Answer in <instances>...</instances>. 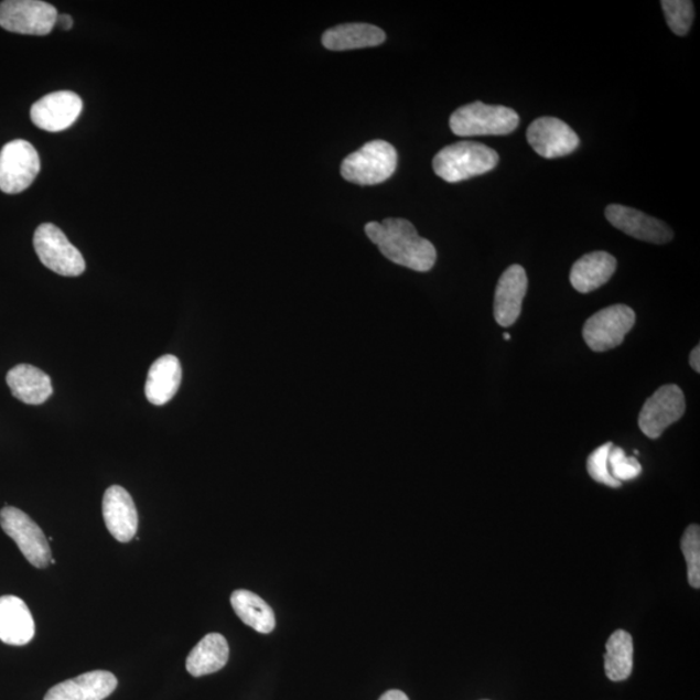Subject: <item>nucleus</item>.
Here are the masks:
<instances>
[{
	"mask_svg": "<svg viewBox=\"0 0 700 700\" xmlns=\"http://www.w3.org/2000/svg\"><path fill=\"white\" fill-rule=\"evenodd\" d=\"M228 644L226 638L219 633H211L191 650L186 668L194 677H202L218 672L227 665Z\"/></svg>",
	"mask_w": 700,
	"mask_h": 700,
	"instance_id": "4be33fe9",
	"label": "nucleus"
},
{
	"mask_svg": "<svg viewBox=\"0 0 700 700\" xmlns=\"http://www.w3.org/2000/svg\"><path fill=\"white\" fill-rule=\"evenodd\" d=\"M527 139L530 147L543 159L567 157L580 146L577 132L556 117H541L530 123Z\"/></svg>",
	"mask_w": 700,
	"mask_h": 700,
	"instance_id": "9b49d317",
	"label": "nucleus"
},
{
	"mask_svg": "<svg viewBox=\"0 0 700 700\" xmlns=\"http://www.w3.org/2000/svg\"><path fill=\"white\" fill-rule=\"evenodd\" d=\"M397 151L385 140H373L343 161V179L360 186L386 182L397 168Z\"/></svg>",
	"mask_w": 700,
	"mask_h": 700,
	"instance_id": "20e7f679",
	"label": "nucleus"
},
{
	"mask_svg": "<svg viewBox=\"0 0 700 700\" xmlns=\"http://www.w3.org/2000/svg\"><path fill=\"white\" fill-rule=\"evenodd\" d=\"M498 161V153L488 146L459 142L445 147L434 157L433 171L441 180L459 183L492 172Z\"/></svg>",
	"mask_w": 700,
	"mask_h": 700,
	"instance_id": "f03ea898",
	"label": "nucleus"
},
{
	"mask_svg": "<svg viewBox=\"0 0 700 700\" xmlns=\"http://www.w3.org/2000/svg\"><path fill=\"white\" fill-rule=\"evenodd\" d=\"M34 249L41 262L58 276L78 277L86 269L79 250L53 224H42L34 234Z\"/></svg>",
	"mask_w": 700,
	"mask_h": 700,
	"instance_id": "39448f33",
	"label": "nucleus"
},
{
	"mask_svg": "<svg viewBox=\"0 0 700 700\" xmlns=\"http://www.w3.org/2000/svg\"><path fill=\"white\" fill-rule=\"evenodd\" d=\"M606 218L618 230L638 240L653 243V245H666L674 239L672 228L667 224L629 206L609 205Z\"/></svg>",
	"mask_w": 700,
	"mask_h": 700,
	"instance_id": "ddd939ff",
	"label": "nucleus"
},
{
	"mask_svg": "<svg viewBox=\"0 0 700 700\" xmlns=\"http://www.w3.org/2000/svg\"><path fill=\"white\" fill-rule=\"evenodd\" d=\"M519 115L504 106L471 103L455 110L451 129L459 137L507 136L519 127Z\"/></svg>",
	"mask_w": 700,
	"mask_h": 700,
	"instance_id": "7ed1b4c3",
	"label": "nucleus"
},
{
	"mask_svg": "<svg viewBox=\"0 0 700 700\" xmlns=\"http://www.w3.org/2000/svg\"><path fill=\"white\" fill-rule=\"evenodd\" d=\"M35 635L34 618L19 596H0V640L7 645L24 646Z\"/></svg>",
	"mask_w": 700,
	"mask_h": 700,
	"instance_id": "f3484780",
	"label": "nucleus"
},
{
	"mask_svg": "<svg viewBox=\"0 0 700 700\" xmlns=\"http://www.w3.org/2000/svg\"><path fill=\"white\" fill-rule=\"evenodd\" d=\"M667 24L676 35H687L694 21V3L690 0H663Z\"/></svg>",
	"mask_w": 700,
	"mask_h": 700,
	"instance_id": "393cba45",
	"label": "nucleus"
},
{
	"mask_svg": "<svg viewBox=\"0 0 700 700\" xmlns=\"http://www.w3.org/2000/svg\"><path fill=\"white\" fill-rule=\"evenodd\" d=\"M681 550L688 563L689 584L700 588V527L691 525L685 530L681 539Z\"/></svg>",
	"mask_w": 700,
	"mask_h": 700,
	"instance_id": "a878e982",
	"label": "nucleus"
},
{
	"mask_svg": "<svg viewBox=\"0 0 700 700\" xmlns=\"http://www.w3.org/2000/svg\"><path fill=\"white\" fill-rule=\"evenodd\" d=\"M613 446V442H607V444L595 449V451L589 455L586 469L589 475H591L596 483L611 486V488H618V486H622V483L615 481L609 470V454Z\"/></svg>",
	"mask_w": 700,
	"mask_h": 700,
	"instance_id": "cd10ccee",
	"label": "nucleus"
},
{
	"mask_svg": "<svg viewBox=\"0 0 700 700\" xmlns=\"http://www.w3.org/2000/svg\"><path fill=\"white\" fill-rule=\"evenodd\" d=\"M0 526L17 542L28 562L36 569H46L53 560L50 543L43 530L24 511L6 506L0 510Z\"/></svg>",
	"mask_w": 700,
	"mask_h": 700,
	"instance_id": "423d86ee",
	"label": "nucleus"
},
{
	"mask_svg": "<svg viewBox=\"0 0 700 700\" xmlns=\"http://www.w3.org/2000/svg\"><path fill=\"white\" fill-rule=\"evenodd\" d=\"M504 337L506 342L510 341L511 338L510 334H507V333L504 334Z\"/></svg>",
	"mask_w": 700,
	"mask_h": 700,
	"instance_id": "2f4dec72",
	"label": "nucleus"
},
{
	"mask_svg": "<svg viewBox=\"0 0 700 700\" xmlns=\"http://www.w3.org/2000/svg\"><path fill=\"white\" fill-rule=\"evenodd\" d=\"M685 410H687V402H685L681 388L676 385L663 386L640 410L639 429L648 439H659L669 426L683 417Z\"/></svg>",
	"mask_w": 700,
	"mask_h": 700,
	"instance_id": "9d476101",
	"label": "nucleus"
},
{
	"mask_svg": "<svg viewBox=\"0 0 700 700\" xmlns=\"http://www.w3.org/2000/svg\"><path fill=\"white\" fill-rule=\"evenodd\" d=\"M617 261L607 252H593L582 256L573 263L570 282L580 293L601 289L615 274Z\"/></svg>",
	"mask_w": 700,
	"mask_h": 700,
	"instance_id": "a211bd4d",
	"label": "nucleus"
},
{
	"mask_svg": "<svg viewBox=\"0 0 700 700\" xmlns=\"http://www.w3.org/2000/svg\"><path fill=\"white\" fill-rule=\"evenodd\" d=\"M84 103L76 93L56 91L35 101L31 117L36 128L50 132L69 129L83 112Z\"/></svg>",
	"mask_w": 700,
	"mask_h": 700,
	"instance_id": "f8f14e48",
	"label": "nucleus"
},
{
	"mask_svg": "<svg viewBox=\"0 0 700 700\" xmlns=\"http://www.w3.org/2000/svg\"><path fill=\"white\" fill-rule=\"evenodd\" d=\"M103 518L109 534L117 541L129 542L138 530V511L129 492L120 485H112L103 497Z\"/></svg>",
	"mask_w": 700,
	"mask_h": 700,
	"instance_id": "4468645a",
	"label": "nucleus"
},
{
	"mask_svg": "<svg viewBox=\"0 0 700 700\" xmlns=\"http://www.w3.org/2000/svg\"><path fill=\"white\" fill-rule=\"evenodd\" d=\"M116 688L115 675L107 670H93L55 685L44 700H103L112 694Z\"/></svg>",
	"mask_w": 700,
	"mask_h": 700,
	"instance_id": "dca6fc26",
	"label": "nucleus"
},
{
	"mask_svg": "<svg viewBox=\"0 0 700 700\" xmlns=\"http://www.w3.org/2000/svg\"><path fill=\"white\" fill-rule=\"evenodd\" d=\"M57 11L41 0H6L0 3V26L7 32L47 35L56 26Z\"/></svg>",
	"mask_w": 700,
	"mask_h": 700,
	"instance_id": "1a4fd4ad",
	"label": "nucleus"
},
{
	"mask_svg": "<svg viewBox=\"0 0 700 700\" xmlns=\"http://www.w3.org/2000/svg\"><path fill=\"white\" fill-rule=\"evenodd\" d=\"M689 363L692 370H696V373L699 374L700 373V346L699 345H697L696 348L691 351Z\"/></svg>",
	"mask_w": 700,
	"mask_h": 700,
	"instance_id": "c85d7f7f",
	"label": "nucleus"
},
{
	"mask_svg": "<svg viewBox=\"0 0 700 700\" xmlns=\"http://www.w3.org/2000/svg\"><path fill=\"white\" fill-rule=\"evenodd\" d=\"M231 606L243 623L262 635H269L276 628L274 611L261 596L239 589L231 594Z\"/></svg>",
	"mask_w": 700,
	"mask_h": 700,
	"instance_id": "5701e85b",
	"label": "nucleus"
},
{
	"mask_svg": "<svg viewBox=\"0 0 700 700\" xmlns=\"http://www.w3.org/2000/svg\"><path fill=\"white\" fill-rule=\"evenodd\" d=\"M609 470L617 482H629L643 473V466L636 456H626L622 448L613 446L609 454Z\"/></svg>",
	"mask_w": 700,
	"mask_h": 700,
	"instance_id": "bb28decb",
	"label": "nucleus"
},
{
	"mask_svg": "<svg viewBox=\"0 0 700 700\" xmlns=\"http://www.w3.org/2000/svg\"><path fill=\"white\" fill-rule=\"evenodd\" d=\"M182 381V366L180 359L172 355L162 356L154 360L146 381L147 400L161 407L171 401L179 392Z\"/></svg>",
	"mask_w": 700,
	"mask_h": 700,
	"instance_id": "aec40b11",
	"label": "nucleus"
},
{
	"mask_svg": "<svg viewBox=\"0 0 700 700\" xmlns=\"http://www.w3.org/2000/svg\"><path fill=\"white\" fill-rule=\"evenodd\" d=\"M527 290V272L520 265H513L500 276L495 294V320L499 326L510 327L518 321Z\"/></svg>",
	"mask_w": 700,
	"mask_h": 700,
	"instance_id": "2eb2a0df",
	"label": "nucleus"
},
{
	"mask_svg": "<svg viewBox=\"0 0 700 700\" xmlns=\"http://www.w3.org/2000/svg\"><path fill=\"white\" fill-rule=\"evenodd\" d=\"M365 233L386 259L400 267L426 272L437 262V248L430 240L420 238L408 219L387 218L383 223H368Z\"/></svg>",
	"mask_w": 700,
	"mask_h": 700,
	"instance_id": "f257e3e1",
	"label": "nucleus"
},
{
	"mask_svg": "<svg viewBox=\"0 0 700 700\" xmlns=\"http://www.w3.org/2000/svg\"><path fill=\"white\" fill-rule=\"evenodd\" d=\"M379 700H410L405 692L400 690H389L380 697Z\"/></svg>",
	"mask_w": 700,
	"mask_h": 700,
	"instance_id": "c756f323",
	"label": "nucleus"
},
{
	"mask_svg": "<svg viewBox=\"0 0 700 700\" xmlns=\"http://www.w3.org/2000/svg\"><path fill=\"white\" fill-rule=\"evenodd\" d=\"M7 385L13 397L26 405H42L54 392L49 375L39 367L25 364L11 368L7 374Z\"/></svg>",
	"mask_w": 700,
	"mask_h": 700,
	"instance_id": "6ab92c4d",
	"label": "nucleus"
},
{
	"mask_svg": "<svg viewBox=\"0 0 700 700\" xmlns=\"http://www.w3.org/2000/svg\"><path fill=\"white\" fill-rule=\"evenodd\" d=\"M633 638L628 632L618 629L610 636L604 654V672L611 681L621 682L632 675Z\"/></svg>",
	"mask_w": 700,
	"mask_h": 700,
	"instance_id": "b1692460",
	"label": "nucleus"
},
{
	"mask_svg": "<svg viewBox=\"0 0 700 700\" xmlns=\"http://www.w3.org/2000/svg\"><path fill=\"white\" fill-rule=\"evenodd\" d=\"M41 171L40 154L26 140L17 139L0 151V190L4 194H20Z\"/></svg>",
	"mask_w": 700,
	"mask_h": 700,
	"instance_id": "0eeeda50",
	"label": "nucleus"
},
{
	"mask_svg": "<svg viewBox=\"0 0 700 700\" xmlns=\"http://www.w3.org/2000/svg\"><path fill=\"white\" fill-rule=\"evenodd\" d=\"M635 323L636 313L632 308L613 305L592 315L584 324L582 336L593 352H607L623 344Z\"/></svg>",
	"mask_w": 700,
	"mask_h": 700,
	"instance_id": "6e6552de",
	"label": "nucleus"
},
{
	"mask_svg": "<svg viewBox=\"0 0 700 700\" xmlns=\"http://www.w3.org/2000/svg\"><path fill=\"white\" fill-rule=\"evenodd\" d=\"M56 25L63 29V31H69L73 26V19L69 14H57Z\"/></svg>",
	"mask_w": 700,
	"mask_h": 700,
	"instance_id": "7c9ffc66",
	"label": "nucleus"
},
{
	"mask_svg": "<svg viewBox=\"0 0 700 700\" xmlns=\"http://www.w3.org/2000/svg\"><path fill=\"white\" fill-rule=\"evenodd\" d=\"M386 33L370 24H343L329 29L322 36L323 46L331 51H348L379 46Z\"/></svg>",
	"mask_w": 700,
	"mask_h": 700,
	"instance_id": "412c9836",
	"label": "nucleus"
}]
</instances>
